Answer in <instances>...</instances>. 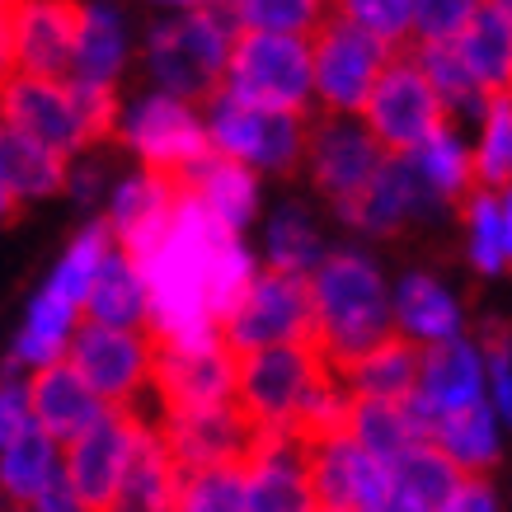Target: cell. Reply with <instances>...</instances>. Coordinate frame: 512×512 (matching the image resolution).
Instances as JSON below:
<instances>
[{
  "instance_id": "6da1fadb",
  "label": "cell",
  "mask_w": 512,
  "mask_h": 512,
  "mask_svg": "<svg viewBox=\"0 0 512 512\" xmlns=\"http://www.w3.org/2000/svg\"><path fill=\"white\" fill-rule=\"evenodd\" d=\"M315 296V339L306 343L334 372H348L357 357H367L386 339H395V296H386L381 268L357 254L334 249L311 278Z\"/></svg>"
},
{
  "instance_id": "7a4b0ae2",
  "label": "cell",
  "mask_w": 512,
  "mask_h": 512,
  "mask_svg": "<svg viewBox=\"0 0 512 512\" xmlns=\"http://www.w3.org/2000/svg\"><path fill=\"white\" fill-rule=\"evenodd\" d=\"M240 10H221V5H193V10H174V15L151 19L146 29V71L156 80L160 94L184 99V104H212L226 90V71H231V52L240 43Z\"/></svg>"
},
{
  "instance_id": "3957f363",
  "label": "cell",
  "mask_w": 512,
  "mask_h": 512,
  "mask_svg": "<svg viewBox=\"0 0 512 512\" xmlns=\"http://www.w3.org/2000/svg\"><path fill=\"white\" fill-rule=\"evenodd\" d=\"M311 52H315V94H320V109L343 113V118L367 113L376 80H381V71L395 57V47L381 43L372 29H362L348 5L325 10V19H320V29L311 38Z\"/></svg>"
},
{
  "instance_id": "277c9868",
  "label": "cell",
  "mask_w": 512,
  "mask_h": 512,
  "mask_svg": "<svg viewBox=\"0 0 512 512\" xmlns=\"http://www.w3.org/2000/svg\"><path fill=\"white\" fill-rule=\"evenodd\" d=\"M226 90L273 113L311 118L315 90V52L311 38H287V33H240L226 71Z\"/></svg>"
},
{
  "instance_id": "5b68a950",
  "label": "cell",
  "mask_w": 512,
  "mask_h": 512,
  "mask_svg": "<svg viewBox=\"0 0 512 512\" xmlns=\"http://www.w3.org/2000/svg\"><path fill=\"white\" fill-rule=\"evenodd\" d=\"M207 132H212V146L221 156L240 160L245 170L268 174H292L311 146V118L259 109L231 90H221L207 104Z\"/></svg>"
},
{
  "instance_id": "8992f818",
  "label": "cell",
  "mask_w": 512,
  "mask_h": 512,
  "mask_svg": "<svg viewBox=\"0 0 512 512\" xmlns=\"http://www.w3.org/2000/svg\"><path fill=\"white\" fill-rule=\"evenodd\" d=\"M315 339V296L311 278L296 273H278L268 268L259 282L249 287V296L235 306V315L221 325V343L235 357L264 353V348H282V343H306Z\"/></svg>"
},
{
  "instance_id": "52a82bcc",
  "label": "cell",
  "mask_w": 512,
  "mask_h": 512,
  "mask_svg": "<svg viewBox=\"0 0 512 512\" xmlns=\"http://www.w3.org/2000/svg\"><path fill=\"white\" fill-rule=\"evenodd\" d=\"M80 15L85 5L66 0H15L0 15V52L5 80H57L76 66Z\"/></svg>"
},
{
  "instance_id": "ba28073f",
  "label": "cell",
  "mask_w": 512,
  "mask_h": 512,
  "mask_svg": "<svg viewBox=\"0 0 512 512\" xmlns=\"http://www.w3.org/2000/svg\"><path fill=\"white\" fill-rule=\"evenodd\" d=\"M118 141L141 160V170L160 174V179H179V174L193 170L202 156H212V132H207V123L188 109L184 99H170V94H160V90L132 99Z\"/></svg>"
},
{
  "instance_id": "9c48e42d",
  "label": "cell",
  "mask_w": 512,
  "mask_h": 512,
  "mask_svg": "<svg viewBox=\"0 0 512 512\" xmlns=\"http://www.w3.org/2000/svg\"><path fill=\"white\" fill-rule=\"evenodd\" d=\"M367 127L386 146V156H414L437 127H447V109H442V99L419 71L409 47H395L390 66L376 80L372 104H367Z\"/></svg>"
},
{
  "instance_id": "30bf717a",
  "label": "cell",
  "mask_w": 512,
  "mask_h": 512,
  "mask_svg": "<svg viewBox=\"0 0 512 512\" xmlns=\"http://www.w3.org/2000/svg\"><path fill=\"white\" fill-rule=\"evenodd\" d=\"M306 165L320 188V198L339 212L343 202L362 198L372 179L386 165V146L372 137V127H362L357 118L343 113H315L311 118V146H306Z\"/></svg>"
},
{
  "instance_id": "8fae6325",
  "label": "cell",
  "mask_w": 512,
  "mask_h": 512,
  "mask_svg": "<svg viewBox=\"0 0 512 512\" xmlns=\"http://www.w3.org/2000/svg\"><path fill=\"white\" fill-rule=\"evenodd\" d=\"M146 400L160 419L193 414V409H217L235 400V353L226 343L212 348H170L151 343V390Z\"/></svg>"
},
{
  "instance_id": "7c38bea8",
  "label": "cell",
  "mask_w": 512,
  "mask_h": 512,
  "mask_svg": "<svg viewBox=\"0 0 512 512\" xmlns=\"http://www.w3.org/2000/svg\"><path fill=\"white\" fill-rule=\"evenodd\" d=\"M66 362L90 381V390L109 409H127L151 390V339L132 334V329H109L85 320L71 339Z\"/></svg>"
},
{
  "instance_id": "4fadbf2b",
  "label": "cell",
  "mask_w": 512,
  "mask_h": 512,
  "mask_svg": "<svg viewBox=\"0 0 512 512\" xmlns=\"http://www.w3.org/2000/svg\"><path fill=\"white\" fill-rule=\"evenodd\" d=\"M315 367H320V357L301 343L235 357V404L264 428H287L311 390Z\"/></svg>"
},
{
  "instance_id": "5bb4252c",
  "label": "cell",
  "mask_w": 512,
  "mask_h": 512,
  "mask_svg": "<svg viewBox=\"0 0 512 512\" xmlns=\"http://www.w3.org/2000/svg\"><path fill=\"white\" fill-rule=\"evenodd\" d=\"M484 372H489V367H484L480 343L451 339V343L428 348L419 390L404 400V409H409L414 428L423 433V442H433V428L447 419V414H461V409L484 400Z\"/></svg>"
},
{
  "instance_id": "9a60e30c",
  "label": "cell",
  "mask_w": 512,
  "mask_h": 512,
  "mask_svg": "<svg viewBox=\"0 0 512 512\" xmlns=\"http://www.w3.org/2000/svg\"><path fill=\"white\" fill-rule=\"evenodd\" d=\"M132 461V409H104V419L66 447V480L90 512H109Z\"/></svg>"
},
{
  "instance_id": "2e32d148",
  "label": "cell",
  "mask_w": 512,
  "mask_h": 512,
  "mask_svg": "<svg viewBox=\"0 0 512 512\" xmlns=\"http://www.w3.org/2000/svg\"><path fill=\"white\" fill-rule=\"evenodd\" d=\"M5 127L15 132H29L33 141L52 146L57 156H90V141H85V123H80L76 94H71V80H5Z\"/></svg>"
},
{
  "instance_id": "e0dca14e",
  "label": "cell",
  "mask_w": 512,
  "mask_h": 512,
  "mask_svg": "<svg viewBox=\"0 0 512 512\" xmlns=\"http://www.w3.org/2000/svg\"><path fill=\"white\" fill-rule=\"evenodd\" d=\"M249 512H320L306 447L287 428H264V447L245 470Z\"/></svg>"
},
{
  "instance_id": "ac0fdd59",
  "label": "cell",
  "mask_w": 512,
  "mask_h": 512,
  "mask_svg": "<svg viewBox=\"0 0 512 512\" xmlns=\"http://www.w3.org/2000/svg\"><path fill=\"white\" fill-rule=\"evenodd\" d=\"M29 409H33V423H38L52 442H66V447H71L85 428H94V423L104 419L109 404L94 395L90 381H85L71 362H57V367L33 372Z\"/></svg>"
},
{
  "instance_id": "d6986e66",
  "label": "cell",
  "mask_w": 512,
  "mask_h": 512,
  "mask_svg": "<svg viewBox=\"0 0 512 512\" xmlns=\"http://www.w3.org/2000/svg\"><path fill=\"white\" fill-rule=\"evenodd\" d=\"M62 188H71V160L57 156L43 141H33L29 132H15V127L0 132V198H5V217L15 221L24 202L52 198Z\"/></svg>"
},
{
  "instance_id": "ffe728a7",
  "label": "cell",
  "mask_w": 512,
  "mask_h": 512,
  "mask_svg": "<svg viewBox=\"0 0 512 512\" xmlns=\"http://www.w3.org/2000/svg\"><path fill=\"white\" fill-rule=\"evenodd\" d=\"M174 184L184 188L188 198L207 202V207H212V212H217L235 235L245 231L249 221H254V212H259V179H254V170H245L240 160L221 156V151L202 156L198 165L184 170Z\"/></svg>"
},
{
  "instance_id": "44dd1931",
  "label": "cell",
  "mask_w": 512,
  "mask_h": 512,
  "mask_svg": "<svg viewBox=\"0 0 512 512\" xmlns=\"http://www.w3.org/2000/svg\"><path fill=\"white\" fill-rule=\"evenodd\" d=\"M423 348L409 334H395L386 339L381 348H372L367 357H357L353 367L343 372L348 390L362 395V400H390V404H404L414 390H419V376H423Z\"/></svg>"
},
{
  "instance_id": "7402d4cb",
  "label": "cell",
  "mask_w": 512,
  "mask_h": 512,
  "mask_svg": "<svg viewBox=\"0 0 512 512\" xmlns=\"http://www.w3.org/2000/svg\"><path fill=\"white\" fill-rule=\"evenodd\" d=\"M456 47L489 99L512 94V5H480Z\"/></svg>"
},
{
  "instance_id": "603a6c76",
  "label": "cell",
  "mask_w": 512,
  "mask_h": 512,
  "mask_svg": "<svg viewBox=\"0 0 512 512\" xmlns=\"http://www.w3.org/2000/svg\"><path fill=\"white\" fill-rule=\"evenodd\" d=\"M395 325L409 339H423L437 348V343L461 339V306L433 273H404L395 287Z\"/></svg>"
},
{
  "instance_id": "cb8c5ba5",
  "label": "cell",
  "mask_w": 512,
  "mask_h": 512,
  "mask_svg": "<svg viewBox=\"0 0 512 512\" xmlns=\"http://www.w3.org/2000/svg\"><path fill=\"white\" fill-rule=\"evenodd\" d=\"M386 475H390V494L409 498V503H414V508H423V512H447L451 498L461 494V489H466V480H470L466 470L456 466L447 451H437L433 442L404 451Z\"/></svg>"
},
{
  "instance_id": "d4e9b609",
  "label": "cell",
  "mask_w": 512,
  "mask_h": 512,
  "mask_svg": "<svg viewBox=\"0 0 512 512\" xmlns=\"http://www.w3.org/2000/svg\"><path fill=\"white\" fill-rule=\"evenodd\" d=\"M127 66V19L113 5H85L71 80L76 85H113Z\"/></svg>"
},
{
  "instance_id": "484cf974",
  "label": "cell",
  "mask_w": 512,
  "mask_h": 512,
  "mask_svg": "<svg viewBox=\"0 0 512 512\" xmlns=\"http://www.w3.org/2000/svg\"><path fill=\"white\" fill-rule=\"evenodd\" d=\"M90 320L94 325H109V329H146L151 320V292H146V278H141V268L127 259L123 249H113L99 282H94L90 292Z\"/></svg>"
},
{
  "instance_id": "4316f807",
  "label": "cell",
  "mask_w": 512,
  "mask_h": 512,
  "mask_svg": "<svg viewBox=\"0 0 512 512\" xmlns=\"http://www.w3.org/2000/svg\"><path fill=\"white\" fill-rule=\"evenodd\" d=\"M71 339H76V306H66L62 296L43 287L29 301V315H24V329L15 334V357L10 362H29L33 372L57 367L71 353Z\"/></svg>"
},
{
  "instance_id": "83f0119b",
  "label": "cell",
  "mask_w": 512,
  "mask_h": 512,
  "mask_svg": "<svg viewBox=\"0 0 512 512\" xmlns=\"http://www.w3.org/2000/svg\"><path fill=\"white\" fill-rule=\"evenodd\" d=\"M348 437L357 447L372 456L376 466H395L404 451L423 447V433L414 428L409 409L404 404H390V400H362L353 395V414H348Z\"/></svg>"
},
{
  "instance_id": "f1b7e54d",
  "label": "cell",
  "mask_w": 512,
  "mask_h": 512,
  "mask_svg": "<svg viewBox=\"0 0 512 512\" xmlns=\"http://www.w3.org/2000/svg\"><path fill=\"white\" fill-rule=\"evenodd\" d=\"M268 264L278 273H296V278H315L320 264H325V240H320V226H315L311 207L306 202H282L278 212L268 217Z\"/></svg>"
},
{
  "instance_id": "f546056e",
  "label": "cell",
  "mask_w": 512,
  "mask_h": 512,
  "mask_svg": "<svg viewBox=\"0 0 512 512\" xmlns=\"http://www.w3.org/2000/svg\"><path fill=\"white\" fill-rule=\"evenodd\" d=\"M0 480H5L10 503L33 508L52 484L62 480V470H57V442H52L38 423H29L19 437L5 442V470H0Z\"/></svg>"
},
{
  "instance_id": "4dcf8cb0",
  "label": "cell",
  "mask_w": 512,
  "mask_h": 512,
  "mask_svg": "<svg viewBox=\"0 0 512 512\" xmlns=\"http://www.w3.org/2000/svg\"><path fill=\"white\" fill-rule=\"evenodd\" d=\"M433 447L447 451L466 475H489L498 461V428H494V409L489 404H470L461 414H447V419L433 428Z\"/></svg>"
},
{
  "instance_id": "1f68e13d",
  "label": "cell",
  "mask_w": 512,
  "mask_h": 512,
  "mask_svg": "<svg viewBox=\"0 0 512 512\" xmlns=\"http://www.w3.org/2000/svg\"><path fill=\"white\" fill-rule=\"evenodd\" d=\"M109 235L113 226L109 221H90L85 231L66 245V254L57 259V268H52V282H47V292H57L66 301V306H90V292L94 282H99V273H104V264H109Z\"/></svg>"
},
{
  "instance_id": "d6a6232c",
  "label": "cell",
  "mask_w": 512,
  "mask_h": 512,
  "mask_svg": "<svg viewBox=\"0 0 512 512\" xmlns=\"http://www.w3.org/2000/svg\"><path fill=\"white\" fill-rule=\"evenodd\" d=\"M414 160H419V170L428 174V184H433L447 202H456V198L470 202L475 184H480V174H475V156L466 151V141L451 132V123L437 127L433 137L414 151Z\"/></svg>"
},
{
  "instance_id": "836d02e7",
  "label": "cell",
  "mask_w": 512,
  "mask_h": 512,
  "mask_svg": "<svg viewBox=\"0 0 512 512\" xmlns=\"http://www.w3.org/2000/svg\"><path fill=\"white\" fill-rule=\"evenodd\" d=\"M466 240H470V264L480 278H494L508 264V249H503V202L494 193L475 188L466 202Z\"/></svg>"
},
{
  "instance_id": "e575fe53",
  "label": "cell",
  "mask_w": 512,
  "mask_h": 512,
  "mask_svg": "<svg viewBox=\"0 0 512 512\" xmlns=\"http://www.w3.org/2000/svg\"><path fill=\"white\" fill-rule=\"evenodd\" d=\"M475 174L484 188L512 193V94L489 104V118L480 127V151H475Z\"/></svg>"
},
{
  "instance_id": "d590c367",
  "label": "cell",
  "mask_w": 512,
  "mask_h": 512,
  "mask_svg": "<svg viewBox=\"0 0 512 512\" xmlns=\"http://www.w3.org/2000/svg\"><path fill=\"white\" fill-rule=\"evenodd\" d=\"M235 10L245 33H287V38H315L325 19V5H311V0H245Z\"/></svg>"
},
{
  "instance_id": "8d00e7d4",
  "label": "cell",
  "mask_w": 512,
  "mask_h": 512,
  "mask_svg": "<svg viewBox=\"0 0 512 512\" xmlns=\"http://www.w3.org/2000/svg\"><path fill=\"white\" fill-rule=\"evenodd\" d=\"M480 353L489 367V390H494V409L512 419V329L503 320H484L480 325Z\"/></svg>"
},
{
  "instance_id": "74e56055",
  "label": "cell",
  "mask_w": 512,
  "mask_h": 512,
  "mask_svg": "<svg viewBox=\"0 0 512 512\" xmlns=\"http://www.w3.org/2000/svg\"><path fill=\"white\" fill-rule=\"evenodd\" d=\"M480 5L466 0H423L414 5V43H461Z\"/></svg>"
},
{
  "instance_id": "f35d334b",
  "label": "cell",
  "mask_w": 512,
  "mask_h": 512,
  "mask_svg": "<svg viewBox=\"0 0 512 512\" xmlns=\"http://www.w3.org/2000/svg\"><path fill=\"white\" fill-rule=\"evenodd\" d=\"M348 10L362 29H372L390 47H404L414 38V5H404V0H357Z\"/></svg>"
},
{
  "instance_id": "ab89813d",
  "label": "cell",
  "mask_w": 512,
  "mask_h": 512,
  "mask_svg": "<svg viewBox=\"0 0 512 512\" xmlns=\"http://www.w3.org/2000/svg\"><path fill=\"white\" fill-rule=\"evenodd\" d=\"M104 179H109V165L99 156H80L71 160V198L76 202H99V193H104Z\"/></svg>"
},
{
  "instance_id": "60d3db41",
  "label": "cell",
  "mask_w": 512,
  "mask_h": 512,
  "mask_svg": "<svg viewBox=\"0 0 512 512\" xmlns=\"http://www.w3.org/2000/svg\"><path fill=\"white\" fill-rule=\"evenodd\" d=\"M447 512H498L494 508V489H489V480H480V475H470L466 489L451 498Z\"/></svg>"
},
{
  "instance_id": "b9f144b4",
  "label": "cell",
  "mask_w": 512,
  "mask_h": 512,
  "mask_svg": "<svg viewBox=\"0 0 512 512\" xmlns=\"http://www.w3.org/2000/svg\"><path fill=\"white\" fill-rule=\"evenodd\" d=\"M33 512H90L85 503H80V494L71 489V480H66V470H62V480L52 484L38 503H33Z\"/></svg>"
},
{
  "instance_id": "7bdbcfd3",
  "label": "cell",
  "mask_w": 512,
  "mask_h": 512,
  "mask_svg": "<svg viewBox=\"0 0 512 512\" xmlns=\"http://www.w3.org/2000/svg\"><path fill=\"white\" fill-rule=\"evenodd\" d=\"M503 249H508V268H512V193H503Z\"/></svg>"
},
{
  "instance_id": "ee69618b",
  "label": "cell",
  "mask_w": 512,
  "mask_h": 512,
  "mask_svg": "<svg viewBox=\"0 0 512 512\" xmlns=\"http://www.w3.org/2000/svg\"><path fill=\"white\" fill-rule=\"evenodd\" d=\"M376 512H423V508H414V503H409V498H400V494H390Z\"/></svg>"
}]
</instances>
